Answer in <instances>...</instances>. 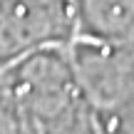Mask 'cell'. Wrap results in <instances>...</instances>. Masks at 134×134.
<instances>
[{
    "label": "cell",
    "instance_id": "obj_1",
    "mask_svg": "<svg viewBox=\"0 0 134 134\" xmlns=\"http://www.w3.org/2000/svg\"><path fill=\"white\" fill-rule=\"evenodd\" d=\"M67 27L62 0H0V70L30 47L62 40Z\"/></svg>",
    "mask_w": 134,
    "mask_h": 134
}]
</instances>
